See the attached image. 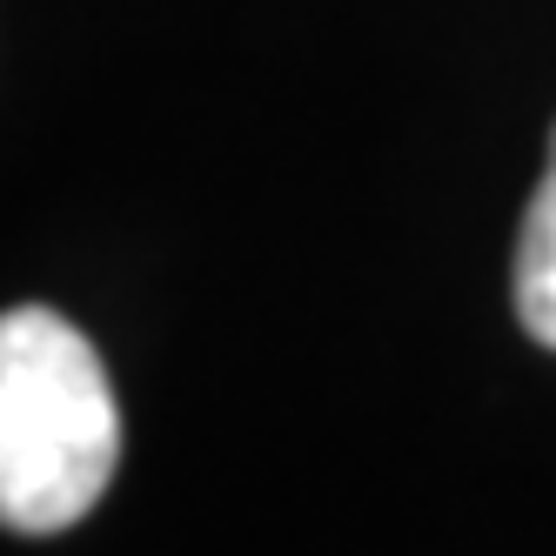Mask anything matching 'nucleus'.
Here are the masks:
<instances>
[{"instance_id":"1","label":"nucleus","mask_w":556,"mask_h":556,"mask_svg":"<svg viewBox=\"0 0 556 556\" xmlns=\"http://www.w3.org/2000/svg\"><path fill=\"white\" fill-rule=\"evenodd\" d=\"M122 463V409L94 342L54 308L0 315V530L61 536Z\"/></svg>"},{"instance_id":"2","label":"nucleus","mask_w":556,"mask_h":556,"mask_svg":"<svg viewBox=\"0 0 556 556\" xmlns=\"http://www.w3.org/2000/svg\"><path fill=\"white\" fill-rule=\"evenodd\" d=\"M509 289H516V315H523V329H530L543 349H556V135H549L543 181H536V194H530L523 235H516Z\"/></svg>"}]
</instances>
